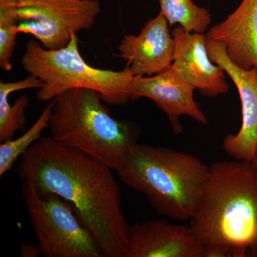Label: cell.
Returning a JSON list of instances; mask_svg holds the SVG:
<instances>
[{
    "label": "cell",
    "instance_id": "1",
    "mask_svg": "<svg viewBox=\"0 0 257 257\" xmlns=\"http://www.w3.org/2000/svg\"><path fill=\"white\" fill-rule=\"evenodd\" d=\"M21 157L18 172L23 183L63 198L92 231L104 256L125 257L130 226L111 169L52 138H40Z\"/></svg>",
    "mask_w": 257,
    "mask_h": 257
},
{
    "label": "cell",
    "instance_id": "2",
    "mask_svg": "<svg viewBox=\"0 0 257 257\" xmlns=\"http://www.w3.org/2000/svg\"><path fill=\"white\" fill-rule=\"evenodd\" d=\"M209 169L189 226L204 246H219L227 257H257V167L235 160Z\"/></svg>",
    "mask_w": 257,
    "mask_h": 257
},
{
    "label": "cell",
    "instance_id": "3",
    "mask_svg": "<svg viewBox=\"0 0 257 257\" xmlns=\"http://www.w3.org/2000/svg\"><path fill=\"white\" fill-rule=\"evenodd\" d=\"M209 170L191 154L136 143L115 172L128 187L143 194L161 215L186 221L199 207Z\"/></svg>",
    "mask_w": 257,
    "mask_h": 257
},
{
    "label": "cell",
    "instance_id": "4",
    "mask_svg": "<svg viewBox=\"0 0 257 257\" xmlns=\"http://www.w3.org/2000/svg\"><path fill=\"white\" fill-rule=\"evenodd\" d=\"M54 100L50 120L52 138L116 171L138 143L133 124L114 119L95 91L76 88Z\"/></svg>",
    "mask_w": 257,
    "mask_h": 257
},
{
    "label": "cell",
    "instance_id": "5",
    "mask_svg": "<svg viewBox=\"0 0 257 257\" xmlns=\"http://www.w3.org/2000/svg\"><path fill=\"white\" fill-rule=\"evenodd\" d=\"M78 44L76 33L67 46L58 50H48L35 40L27 43L21 64L25 72L43 83L37 99L50 101L69 89L84 88L95 91L112 105L133 100L131 85L135 76L130 67L121 71L93 67L81 55Z\"/></svg>",
    "mask_w": 257,
    "mask_h": 257
},
{
    "label": "cell",
    "instance_id": "6",
    "mask_svg": "<svg viewBox=\"0 0 257 257\" xmlns=\"http://www.w3.org/2000/svg\"><path fill=\"white\" fill-rule=\"evenodd\" d=\"M22 195L42 254L46 257H102L95 236L72 204L51 192L23 183Z\"/></svg>",
    "mask_w": 257,
    "mask_h": 257
},
{
    "label": "cell",
    "instance_id": "7",
    "mask_svg": "<svg viewBox=\"0 0 257 257\" xmlns=\"http://www.w3.org/2000/svg\"><path fill=\"white\" fill-rule=\"evenodd\" d=\"M100 13L98 0H18L17 32L32 35L45 48L58 50L73 34L92 28Z\"/></svg>",
    "mask_w": 257,
    "mask_h": 257
},
{
    "label": "cell",
    "instance_id": "8",
    "mask_svg": "<svg viewBox=\"0 0 257 257\" xmlns=\"http://www.w3.org/2000/svg\"><path fill=\"white\" fill-rule=\"evenodd\" d=\"M207 48L211 60L234 83L241 100V128L224 138L223 150L234 160L252 162L257 150V69L241 68L230 60L222 44L207 37Z\"/></svg>",
    "mask_w": 257,
    "mask_h": 257
},
{
    "label": "cell",
    "instance_id": "9",
    "mask_svg": "<svg viewBox=\"0 0 257 257\" xmlns=\"http://www.w3.org/2000/svg\"><path fill=\"white\" fill-rule=\"evenodd\" d=\"M172 33L175 52L171 69L202 95L215 97L227 94L229 86L225 72L208 53L207 35L187 32L179 25Z\"/></svg>",
    "mask_w": 257,
    "mask_h": 257
},
{
    "label": "cell",
    "instance_id": "10",
    "mask_svg": "<svg viewBox=\"0 0 257 257\" xmlns=\"http://www.w3.org/2000/svg\"><path fill=\"white\" fill-rule=\"evenodd\" d=\"M204 248L190 226L155 219L130 226L125 257H203Z\"/></svg>",
    "mask_w": 257,
    "mask_h": 257
},
{
    "label": "cell",
    "instance_id": "11",
    "mask_svg": "<svg viewBox=\"0 0 257 257\" xmlns=\"http://www.w3.org/2000/svg\"><path fill=\"white\" fill-rule=\"evenodd\" d=\"M195 89L169 67L155 76L135 77L132 82L133 100L147 97L156 103L167 115L176 135L183 131L180 116H188L197 122L208 125L206 115L194 97Z\"/></svg>",
    "mask_w": 257,
    "mask_h": 257
},
{
    "label": "cell",
    "instance_id": "12",
    "mask_svg": "<svg viewBox=\"0 0 257 257\" xmlns=\"http://www.w3.org/2000/svg\"><path fill=\"white\" fill-rule=\"evenodd\" d=\"M170 26L160 13L145 24L138 35L123 37L118 47L119 57L126 61L135 77L160 74L172 65L175 41Z\"/></svg>",
    "mask_w": 257,
    "mask_h": 257
},
{
    "label": "cell",
    "instance_id": "13",
    "mask_svg": "<svg viewBox=\"0 0 257 257\" xmlns=\"http://www.w3.org/2000/svg\"><path fill=\"white\" fill-rule=\"evenodd\" d=\"M222 44L230 60L241 68L257 69V0H242L224 21L206 34Z\"/></svg>",
    "mask_w": 257,
    "mask_h": 257
},
{
    "label": "cell",
    "instance_id": "14",
    "mask_svg": "<svg viewBox=\"0 0 257 257\" xmlns=\"http://www.w3.org/2000/svg\"><path fill=\"white\" fill-rule=\"evenodd\" d=\"M42 86V81L31 74L18 82H0V143L13 139L15 133L18 130H23L26 124L28 96H20L11 105L10 94L24 89H40Z\"/></svg>",
    "mask_w": 257,
    "mask_h": 257
},
{
    "label": "cell",
    "instance_id": "15",
    "mask_svg": "<svg viewBox=\"0 0 257 257\" xmlns=\"http://www.w3.org/2000/svg\"><path fill=\"white\" fill-rule=\"evenodd\" d=\"M159 3L160 13L170 26L178 24L187 32L204 34L210 25V13L193 0H159Z\"/></svg>",
    "mask_w": 257,
    "mask_h": 257
},
{
    "label": "cell",
    "instance_id": "16",
    "mask_svg": "<svg viewBox=\"0 0 257 257\" xmlns=\"http://www.w3.org/2000/svg\"><path fill=\"white\" fill-rule=\"evenodd\" d=\"M54 106V100L50 101L43 109L35 124L26 133L15 140H7L0 145V176L9 172L17 160L23 156L35 143L41 138V134L50 126V120Z\"/></svg>",
    "mask_w": 257,
    "mask_h": 257
},
{
    "label": "cell",
    "instance_id": "17",
    "mask_svg": "<svg viewBox=\"0 0 257 257\" xmlns=\"http://www.w3.org/2000/svg\"><path fill=\"white\" fill-rule=\"evenodd\" d=\"M18 0H0V67L5 71L13 67L11 59L16 46Z\"/></svg>",
    "mask_w": 257,
    "mask_h": 257
},
{
    "label": "cell",
    "instance_id": "18",
    "mask_svg": "<svg viewBox=\"0 0 257 257\" xmlns=\"http://www.w3.org/2000/svg\"><path fill=\"white\" fill-rule=\"evenodd\" d=\"M42 253L41 248L33 243H25L22 241L20 244V256L22 257H37Z\"/></svg>",
    "mask_w": 257,
    "mask_h": 257
},
{
    "label": "cell",
    "instance_id": "19",
    "mask_svg": "<svg viewBox=\"0 0 257 257\" xmlns=\"http://www.w3.org/2000/svg\"><path fill=\"white\" fill-rule=\"evenodd\" d=\"M203 257H227L222 248L217 246H204Z\"/></svg>",
    "mask_w": 257,
    "mask_h": 257
},
{
    "label": "cell",
    "instance_id": "20",
    "mask_svg": "<svg viewBox=\"0 0 257 257\" xmlns=\"http://www.w3.org/2000/svg\"><path fill=\"white\" fill-rule=\"evenodd\" d=\"M252 162H253V165L256 166V167H257V150H256V154H255V157H254V158H253V160L252 161Z\"/></svg>",
    "mask_w": 257,
    "mask_h": 257
}]
</instances>
